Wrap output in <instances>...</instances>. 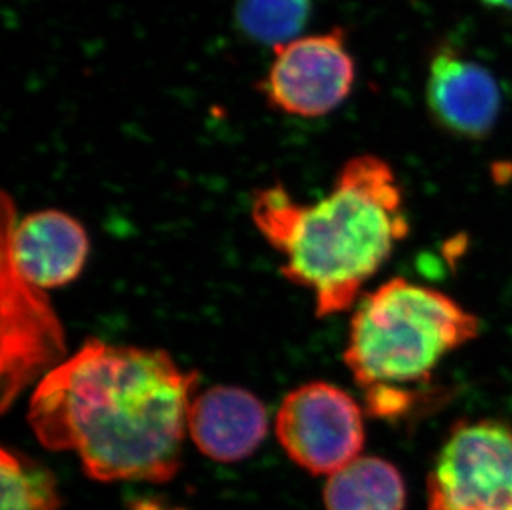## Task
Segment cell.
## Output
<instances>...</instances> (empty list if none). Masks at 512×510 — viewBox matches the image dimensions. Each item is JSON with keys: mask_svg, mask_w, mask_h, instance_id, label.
Returning a JSON list of instances; mask_svg holds the SVG:
<instances>
[{"mask_svg": "<svg viewBox=\"0 0 512 510\" xmlns=\"http://www.w3.org/2000/svg\"><path fill=\"white\" fill-rule=\"evenodd\" d=\"M198 381L160 348L90 338L40 380L30 428L44 448L77 453L93 481H170Z\"/></svg>", "mask_w": 512, "mask_h": 510, "instance_id": "cell-1", "label": "cell"}, {"mask_svg": "<svg viewBox=\"0 0 512 510\" xmlns=\"http://www.w3.org/2000/svg\"><path fill=\"white\" fill-rule=\"evenodd\" d=\"M257 231L284 255L282 275L314 294L317 317L343 312L408 234L397 176L382 158L355 156L317 203L295 201L281 183L252 198Z\"/></svg>", "mask_w": 512, "mask_h": 510, "instance_id": "cell-2", "label": "cell"}, {"mask_svg": "<svg viewBox=\"0 0 512 510\" xmlns=\"http://www.w3.org/2000/svg\"><path fill=\"white\" fill-rule=\"evenodd\" d=\"M479 322L440 290L388 280L357 305L343 360L368 413L397 418L436 366L478 335Z\"/></svg>", "mask_w": 512, "mask_h": 510, "instance_id": "cell-3", "label": "cell"}, {"mask_svg": "<svg viewBox=\"0 0 512 510\" xmlns=\"http://www.w3.org/2000/svg\"><path fill=\"white\" fill-rule=\"evenodd\" d=\"M65 330L45 290L20 274L0 242V408L65 361Z\"/></svg>", "mask_w": 512, "mask_h": 510, "instance_id": "cell-4", "label": "cell"}, {"mask_svg": "<svg viewBox=\"0 0 512 510\" xmlns=\"http://www.w3.org/2000/svg\"><path fill=\"white\" fill-rule=\"evenodd\" d=\"M428 510H512V429L459 423L426 482Z\"/></svg>", "mask_w": 512, "mask_h": 510, "instance_id": "cell-5", "label": "cell"}, {"mask_svg": "<svg viewBox=\"0 0 512 510\" xmlns=\"http://www.w3.org/2000/svg\"><path fill=\"white\" fill-rule=\"evenodd\" d=\"M276 434L297 466L314 476H332L360 458L363 411L339 386L310 381L285 395L277 411Z\"/></svg>", "mask_w": 512, "mask_h": 510, "instance_id": "cell-6", "label": "cell"}, {"mask_svg": "<svg viewBox=\"0 0 512 510\" xmlns=\"http://www.w3.org/2000/svg\"><path fill=\"white\" fill-rule=\"evenodd\" d=\"M272 50L269 70L256 85L272 110L297 118H322L350 97L357 67L345 30L305 35Z\"/></svg>", "mask_w": 512, "mask_h": 510, "instance_id": "cell-7", "label": "cell"}, {"mask_svg": "<svg viewBox=\"0 0 512 510\" xmlns=\"http://www.w3.org/2000/svg\"><path fill=\"white\" fill-rule=\"evenodd\" d=\"M0 242L9 247L20 274L42 290L72 284L82 274L90 241L75 217L57 209L17 219L14 201L2 193Z\"/></svg>", "mask_w": 512, "mask_h": 510, "instance_id": "cell-8", "label": "cell"}, {"mask_svg": "<svg viewBox=\"0 0 512 510\" xmlns=\"http://www.w3.org/2000/svg\"><path fill=\"white\" fill-rule=\"evenodd\" d=\"M426 106L436 125L466 140H481L498 123L503 95L489 68L451 45L436 49L426 78Z\"/></svg>", "mask_w": 512, "mask_h": 510, "instance_id": "cell-9", "label": "cell"}, {"mask_svg": "<svg viewBox=\"0 0 512 510\" xmlns=\"http://www.w3.org/2000/svg\"><path fill=\"white\" fill-rule=\"evenodd\" d=\"M269 431L267 409L251 391L213 386L194 396L188 411V433L209 459L237 462L256 453Z\"/></svg>", "mask_w": 512, "mask_h": 510, "instance_id": "cell-10", "label": "cell"}, {"mask_svg": "<svg viewBox=\"0 0 512 510\" xmlns=\"http://www.w3.org/2000/svg\"><path fill=\"white\" fill-rule=\"evenodd\" d=\"M324 502L327 510H405V481L392 462L360 456L329 477Z\"/></svg>", "mask_w": 512, "mask_h": 510, "instance_id": "cell-11", "label": "cell"}, {"mask_svg": "<svg viewBox=\"0 0 512 510\" xmlns=\"http://www.w3.org/2000/svg\"><path fill=\"white\" fill-rule=\"evenodd\" d=\"M312 14V0H237V29L254 44H289L299 39Z\"/></svg>", "mask_w": 512, "mask_h": 510, "instance_id": "cell-12", "label": "cell"}, {"mask_svg": "<svg viewBox=\"0 0 512 510\" xmlns=\"http://www.w3.org/2000/svg\"><path fill=\"white\" fill-rule=\"evenodd\" d=\"M2 510H58L60 494L49 467L14 449L0 453Z\"/></svg>", "mask_w": 512, "mask_h": 510, "instance_id": "cell-13", "label": "cell"}, {"mask_svg": "<svg viewBox=\"0 0 512 510\" xmlns=\"http://www.w3.org/2000/svg\"><path fill=\"white\" fill-rule=\"evenodd\" d=\"M131 510H183V509H173V507H168L160 501H151V499H141V501L133 502V506H131Z\"/></svg>", "mask_w": 512, "mask_h": 510, "instance_id": "cell-14", "label": "cell"}, {"mask_svg": "<svg viewBox=\"0 0 512 510\" xmlns=\"http://www.w3.org/2000/svg\"><path fill=\"white\" fill-rule=\"evenodd\" d=\"M484 5L493 9L509 10L512 12V0H481Z\"/></svg>", "mask_w": 512, "mask_h": 510, "instance_id": "cell-15", "label": "cell"}]
</instances>
